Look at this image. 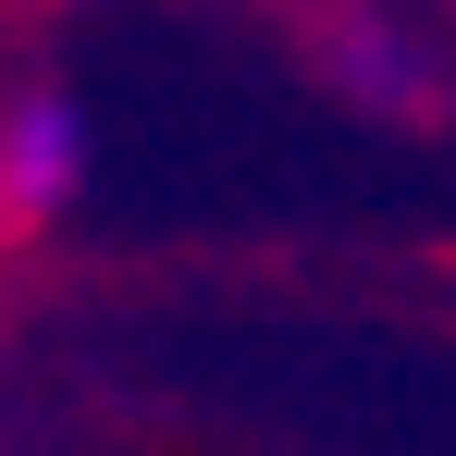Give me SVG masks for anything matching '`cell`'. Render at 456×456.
<instances>
[{"instance_id": "6da1fadb", "label": "cell", "mask_w": 456, "mask_h": 456, "mask_svg": "<svg viewBox=\"0 0 456 456\" xmlns=\"http://www.w3.org/2000/svg\"><path fill=\"white\" fill-rule=\"evenodd\" d=\"M75 173H86V136H75L62 99H25V111L0 124V198H12V210H62Z\"/></svg>"}]
</instances>
